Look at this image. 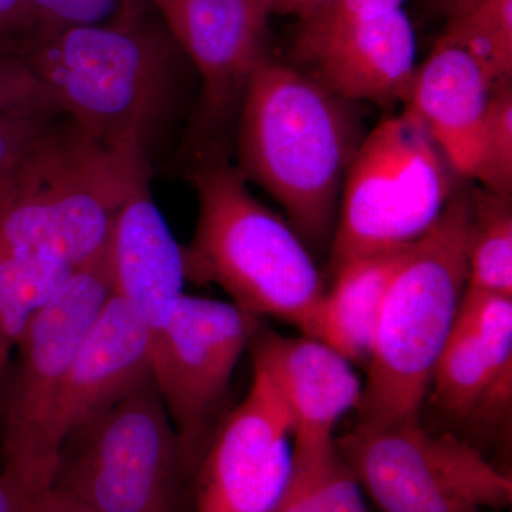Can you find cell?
Here are the masks:
<instances>
[{
  "instance_id": "35",
  "label": "cell",
  "mask_w": 512,
  "mask_h": 512,
  "mask_svg": "<svg viewBox=\"0 0 512 512\" xmlns=\"http://www.w3.org/2000/svg\"><path fill=\"white\" fill-rule=\"evenodd\" d=\"M271 5H272V3H271Z\"/></svg>"
},
{
  "instance_id": "13",
  "label": "cell",
  "mask_w": 512,
  "mask_h": 512,
  "mask_svg": "<svg viewBox=\"0 0 512 512\" xmlns=\"http://www.w3.org/2000/svg\"><path fill=\"white\" fill-rule=\"evenodd\" d=\"M427 400L437 412L483 436L510 433L512 296L464 293Z\"/></svg>"
},
{
  "instance_id": "7",
  "label": "cell",
  "mask_w": 512,
  "mask_h": 512,
  "mask_svg": "<svg viewBox=\"0 0 512 512\" xmlns=\"http://www.w3.org/2000/svg\"><path fill=\"white\" fill-rule=\"evenodd\" d=\"M187 468L150 376L62 441L50 487L100 512H177Z\"/></svg>"
},
{
  "instance_id": "2",
  "label": "cell",
  "mask_w": 512,
  "mask_h": 512,
  "mask_svg": "<svg viewBox=\"0 0 512 512\" xmlns=\"http://www.w3.org/2000/svg\"><path fill=\"white\" fill-rule=\"evenodd\" d=\"M151 158L55 121L0 180V252L72 269L109 245L117 212L151 184Z\"/></svg>"
},
{
  "instance_id": "22",
  "label": "cell",
  "mask_w": 512,
  "mask_h": 512,
  "mask_svg": "<svg viewBox=\"0 0 512 512\" xmlns=\"http://www.w3.org/2000/svg\"><path fill=\"white\" fill-rule=\"evenodd\" d=\"M72 272L52 259L0 252V390L30 319Z\"/></svg>"
},
{
  "instance_id": "27",
  "label": "cell",
  "mask_w": 512,
  "mask_h": 512,
  "mask_svg": "<svg viewBox=\"0 0 512 512\" xmlns=\"http://www.w3.org/2000/svg\"><path fill=\"white\" fill-rule=\"evenodd\" d=\"M60 114L33 110L0 116V180L19 163Z\"/></svg>"
},
{
  "instance_id": "4",
  "label": "cell",
  "mask_w": 512,
  "mask_h": 512,
  "mask_svg": "<svg viewBox=\"0 0 512 512\" xmlns=\"http://www.w3.org/2000/svg\"><path fill=\"white\" fill-rule=\"evenodd\" d=\"M188 170L198 198L194 238L184 247L188 281L218 285L244 311L316 339L328 289L302 238L256 200L228 153L202 154Z\"/></svg>"
},
{
  "instance_id": "8",
  "label": "cell",
  "mask_w": 512,
  "mask_h": 512,
  "mask_svg": "<svg viewBox=\"0 0 512 512\" xmlns=\"http://www.w3.org/2000/svg\"><path fill=\"white\" fill-rule=\"evenodd\" d=\"M113 293L107 249L69 278L30 319L3 404L0 476L25 500L52 485L49 421L84 338Z\"/></svg>"
},
{
  "instance_id": "25",
  "label": "cell",
  "mask_w": 512,
  "mask_h": 512,
  "mask_svg": "<svg viewBox=\"0 0 512 512\" xmlns=\"http://www.w3.org/2000/svg\"><path fill=\"white\" fill-rule=\"evenodd\" d=\"M46 37L67 29L114 25L150 15V0H30ZM45 37V39H46Z\"/></svg>"
},
{
  "instance_id": "10",
  "label": "cell",
  "mask_w": 512,
  "mask_h": 512,
  "mask_svg": "<svg viewBox=\"0 0 512 512\" xmlns=\"http://www.w3.org/2000/svg\"><path fill=\"white\" fill-rule=\"evenodd\" d=\"M261 322L235 303L184 293L151 338V376L188 467L207 450L235 367Z\"/></svg>"
},
{
  "instance_id": "6",
  "label": "cell",
  "mask_w": 512,
  "mask_h": 512,
  "mask_svg": "<svg viewBox=\"0 0 512 512\" xmlns=\"http://www.w3.org/2000/svg\"><path fill=\"white\" fill-rule=\"evenodd\" d=\"M460 180L416 114L403 109L384 117L363 138L343 183L329 248L332 274L419 241Z\"/></svg>"
},
{
  "instance_id": "31",
  "label": "cell",
  "mask_w": 512,
  "mask_h": 512,
  "mask_svg": "<svg viewBox=\"0 0 512 512\" xmlns=\"http://www.w3.org/2000/svg\"><path fill=\"white\" fill-rule=\"evenodd\" d=\"M332 2L333 0H272L271 13L298 16L302 22Z\"/></svg>"
},
{
  "instance_id": "19",
  "label": "cell",
  "mask_w": 512,
  "mask_h": 512,
  "mask_svg": "<svg viewBox=\"0 0 512 512\" xmlns=\"http://www.w3.org/2000/svg\"><path fill=\"white\" fill-rule=\"evenodd\" d=\"M409 247L355 259L333 272L316 339L352 362L366 363L384 298Z\"/></svg>"
},
{
  "instance_id": "14",
  "label": "cell",
  "mask_w": 512,
  "mask_h": 512,
  "mask_svg": "<svg viewBox=\"0 0 512 512\" xmlns=\"http://www.w3.org/2000/svg\"><path fill=\"white\" fill-rule=\"evenodd\" d=\"M416 52L412 22L399 9L338 25L302 23L291 64L340 99L390 109L409 96Z\"/></svg>"
},
{
  "instance_id": "9",
  "label": "cell",
  "mask_w": 512,
  "mask_h": 512,
  "mask_svg": "<svg viewBox=\"0 0 512 512\" xmlns=\"http://www.w3.org/2000/svg\"><path fill=\"white\" fill-rule=\"evenodd\" d=\"M340 456L383 512H487L512 503V478L456 434L419 421L355 426L336 437Z\"/></svg>"
},
{
  "instance_id": "20",
  "label": "cell",
  "mask_w": 512,
  "mask_h": 512,
  "mask_svg": "<svg viewBox=\"0 0 512 512\" xmlns=\"http://www.w3.org/2000/svg\"><path fill=\"white\" fill-rule=\"evenodd\" d=\"M272 512H369L336 439L293 444L291 474Z\"/></svg>"
},
{
  "instance_id": "28",
  "label": "cell",
  "mask_w": 512,
  "mask_h": 512,
  "mask_svg": "<svg viewBox=\"0 0 512 512\" xmlns=\"http://www.w3.org/2000/svg\"><path fill=\"white\" fill-rule=\"evenodd\" d=\"M45 37L30 0H0V55L25 59Z\"/></svg>"
},
{
  "instance_id": "15",
  "label": "cell",
  "mask_w": 512,
  "mask_h": 512,
  "mask_svg": "<svg viewBox=\"0 0 512 512\" xmlns=\"http://www.w3.org/2000/svg\"><path fill=\"white\" fill-rule=\"evenodd\" d=\"M151 330L116 293L101 309L67 373L49 421V446L62 441L151 376Z\"/></svg>"
},
{
  "instance_id": "5",
  "label": "cell",
  "mask_w": 512,
  "mask_h": 512,
  "mask_svg": "<svg viewBox=\"0 0 512 512\" xmlns=\"http://www.w3.org/2000/svg\"><path fill=\"white\" fill-rule=\"evenodd\" d=\"M470 217L471 187L464 180L439 221L410 245L377 320L356 426L419 421L466 292Z\"/></svg>"
},
{
  "instance_id": "24",
  "label": "cell",
  "mask_w": 512,
  "mask_h": 512,
  "mask_svg": "<svg viewBox=\"0 0 512 512\" xmlns=\"http://www.w3.org/2000/svg\"><path fill=\"white\" fill-rule=\"evenodd\" d=\"M481 188L512 198V86L494 87L485 117L476 174Z\"/></svg>"
},
{
  "instance_id": "1",
  "label": "cell",
  "mask_w": 512,
  "mask_h": 512,
  "mask_svg": "<svg viewBox=\"0 0 512 512\" xmlns=\"http://www.w3.org/2000/svg\"><path fill=\"white\" fill-rule=\"evenodd\" d=\"M237 124L239 171L284 208L309 251L329 249L343 183L365 138L355 103L268 56Z\"/></svg>"
},
{
  "instance_id": "21",
  "label": "cell",
  "mask_w": 512,
  "mask_h": 512,
  "mask_svg": "<svg viewBox=\"0 0 512 512\" xmlns=\"http://www.w3.org/2000/svg\"><path fill=\"white\" fill-rule=\"evenodd\" d=\"M467 295L512 296V198L471 187Z\"/></svg>"
},
{
  "instance_id": "34",
  "label": "cell",
  "mask_w": 512,
  "mask_h": 512,
  "mask_svg": "<svg viewBox=\"0 0 512 512\" xmlns=\"http://www.w3.org/2000/svg\"><path fill=\"white\" fill-rule=\"evenodd\" d=\"M254 2L256 3V6L262 10V12H265L268 16L271 15L272 0H254Z\"/></svg>"
},
{
  "instance_id": "11",
  "label": "cell",
  "mask_w": 512,
  "mask_h": 512,
  "mask_svg": "<svg viewBox=\"0 0 512 512\" xmlns=\"http://www.w3.org/2000/svg\"><path fill=\"white\" fill-rule=\"evenodd\" d=\"M201 79L185 151L192 158L225 151L229 124L237 120L245 93L265 50L269 16L254 0H150ZM190 160V161H191Z\"/></svg>"
},
{
  "instance_id": "17",
  "label": "cell",
  "mask_w": 512,
  "mask_h": 512,
  "mask_svg": "<svg viewBox=\"0 0 512 512\" xmlns=\"http://www.w3.org/2000/svg\"><path fill=\"white\" fill-rule=\"evenodd\" d=\"M107 259L113 293L136 308L153 338L170 319L188 279L184 247L158 210L151 184L134 192L117 212Z\"/></svg>"
},
{
  "instance_id": "3",
  "label": "cell",
  "mask_w": 512,
  "mask_h": 512,
  "mask_svg": "<svg viewBox=\"0 0 512 512\" xmlns=\"http://www.w3.org/2000/svg\"><path fill=\"white\" fill-rule=\"evenodd\" d=\"M23 60L80 130L110 146L140 148L150 158L183 104L188 57L151 13L63 30Z\"/></svg>"
},
{
  "instance_id": "29",
  "label": "cell",
  "mask_w": 512,
  "mask_h": 512,
  "mask_svg": "<svg viewBox=\"0 0 512 512\" xmlns=\"http://www.w3.org/2000/svg\"><path fill=\"white\" fill-rule=\"evenodd\" d=\"M406 2L407 0H333L311 18L302 20V23L329 26L350 20L375 18L384 13L403 9Z\"/></svg>"
},
{
  "instance_id": "18",
  "label": "cell",
  "mask_w": 512,
  "mask_h": 512,
  "mask_svg": "<svg viewBox=\"0 0 512 512\" xmlns=\"http://www.w3.org/2000/svg\"><path fill=\"white\" fill-rule=\"evenodd\" d=\"M493 89L473 57L440 37L426 62L417 67L403 104L419 117L463 180L473 181L476 174Z\"/></svg>"
},
{
  "instance_id": "23",
  "label": "cell",
  "mask_w": 512,
  "mask_h": 512,
  "mask_svg": "<svg viewBox=\"0 0 512 512\" xmlns=\"http://www.w3.org/2000/svg\"><path fill=\"white\" fill-rule=\"evenodd\" d=\"M441 39L473 57L493 87L512 83V0H476Z\"/></svg>"
},
{
  "instance_id": "32",
  "label": "cell",
  "mask_w": 512,
  "mask_h": 512,
  "mask_svg": "<svg viewBox=\"0 0 512 512\" xmlns=\"http://www.w3.org/2000/svg\"><path fill=\"white\" fill-rule=\"evenodd\" d=\"M25 503L19 491L0 476V512H22Z\"/></svg>"
},
{
  "instance_id": "33",
  "label": "cell",
  "mask_w": 512,
  "mask_h": 512,
  "mask_svg": "<svg viewBox=\"0 0 512 512\" xmlns=\"http://www.w3.org/2000/svg\"><path fill=\"white\" fill-rule=\"evenodd\" d=\"M451 6H453V16L458 13L464 12V10L470 8L476 0H450Z\"/></svg>"
},
{
  "instance_id": "16",
  "label": "cell",
  "mask_w": 512,
  "mask_h": 512,
  "mask_svg": "<svg viewBox=\"0 0 512 512\" xmlns=\"http://www.w3.org/2000/svg\"><path fill=\"white\" fill-rule=\"evenodd\" d=\"M247 352L288 410L293 444L335 439L336 424L359 406L363 384L349 360L318 339L281 335L261 322Z\"/></svg>"
},
{
  "instance_id": "30",
  "label": "cell",
  "mask_w": 512,
  "mask_h": 512,
  "mask_svg": "<svg viewBox=\"0 0 512 512\" xmlns=\"http://www.w3.org/2000/svg\"><path fill=\"white\" fill-rule=\"evenodd\" d=\"M22 512H100L59 488L49 487L26 500Z\"/></svg>"
},
{
  "instance_id": "26",
  "label": "cell",
  "mask_w": 512,
  "mask_h": 512,
  "mask_svg": "<svg viewBox=\"0 0 512 512\" xmlns=\"http://www.w3.org/2000/svg\"><path fill=\"white\" fill-rule=\"evenodd\" d=\"M33 110L62 113L55 96L25 60L0 55V116Z\"/></svg>"
},
{
  "instance_id": "12",
  "label": "cell",
  "mask_w": 512,
  "mask_h": 512,
  "mask_svg": "<svg viewBox=\"0 0 512 512\" xmlns=\"http://www.w3.org/2000/svg\"><path fill=\"white\" fill-rule=\"evenodd\" d=\"M288 410L264 373L222 420L200 460L195 512H272L292 470Z\"/></svg>"
}]
</instances>
